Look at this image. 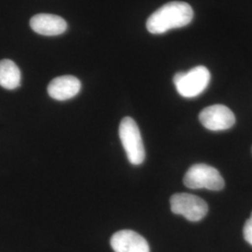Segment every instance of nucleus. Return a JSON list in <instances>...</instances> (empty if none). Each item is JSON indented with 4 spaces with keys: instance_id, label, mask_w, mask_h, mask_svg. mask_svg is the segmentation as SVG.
Returning a JSON list of instances; mask_svg holds the SVG:
<instances>
[{
    "instance_id": "6e6552de",
    "label": "nucleus",
    "mask_w": 252,
    "mask_h": 252,
    "mask_svg": "<svg viewBox=\"0 0 252 252\" xmlns=\"http://www.w3.org/2000/svg\"><path fill=\"white\" fill-rule=\"evenodd\" d=\"M30 27L34 32L39 35L58 36L65 32L67 25L66 22L60 16L48 13H39L31 18Z\"/></svg>"
},
{
    "instance_id": "f03ea898",
    "label": "nucleus",
    "mask_w": 252,
    "mask_h": 252,
    "mask_svg": "<svg viewBox=\"0 0 252 252\" xmlns=\"http://www.w3.org/2000/svg\"><path fill=\"white\" fill-rule=\"evenodd\" d=\"M119 135L129 162L139 165L144 162L145 148L139 128L134 119L124 118L119 127Z\"/></svg>"
},
{
    "instance_id": "9b49d317",
    "label": "nucleus",
    "mask_w": 252,
    "mask_h": 252,
    "mask_svg": "<svg viewBox=\"0 0 252 252\" xmlns=\"http://www.w3.org/2000/svg\"><path fill=\"white\" fill-rule=\"evenodd\" d=\"M245 240L252 246V213L251 218L246 221L243 229Z\"/></svg>"
},
{
    "instance_id": "f257e3e1",
    "label": "nucleus",
    "mask_w": 252,
    "mask_h": 252,
    "mask_svg": "<svg viewBox=\"0 0 252 252\" xmlns=\"http://www.w3.org/2000/svg\"><path fill=\"white\" fill-rule=\"evenodd\" d=\"M193 19V9L186 2L172 1L154 11L147 21L152 34H163L174 28L188 26Z\"/></svg>"
},
{
    "instance_id": "20e7f679",
    "label": "nucleus",
    "mask_w": 252,
    "mask_h": 252,
    "mask_svg": "<svg viewBox=\"0 0 252 252\" xmlns=\"http://www.w3.org/2000/svg\"><path fill=\"white\" fill-rule=\"evenodd\" d=\"M184 185L189 189H205L220 190L224 188V180L216 168L197 163L190 166L184 176Z\"/></svg>"
},
{
    "instance_id": "7ed1b4c3",
    "label": "nucleus",
    "mask_w": 252,
    "mask_h": 252,
    "mask_svg": "<svg viewBox=\"0 0 252 252\" xmlns=\"http://www.w3.org/2000/svg\"><path fill=\"white\" fill-rule=\"evenodd\" d=\"M173 81L181 96L192 98L207 89L210 81V72L206 66L198 65L188 72L177 73Z\"/></svg>"
},
{
    "instance_id": "39448f33",
    "label": "nucleus",
    "mask_w": 252,
    "mask_h": 252,
    "mask_svg": "<svg viewBox=\"0 0 252 252\" xmlns=\"http://www.w3.org/2000/svg\"><path fill=\"white\" fill-rule=\"evenodd\" d=\"M172 212L185 217L189 221H199L208 212L205 200L190 193H175L170 199Z\"/></svg>"
},
{
    "instance_id": "9d476101",
    "label": "nucleus",
    "mask_w": 252,
    "mask_h": 252,
    "mask_svg": "<svg viewBox=\"0 0 252 252\" xmlns=\"http://www.w3.org/2000/svg\"><path fill=\"white\" fill-rule=\"evenodd\" d=\"M21 84V71L13 61H0V86L7 90H14Z\"/></svg>"
},
{
    "instance_id": "423d86ee",
    "label": "nucleus",
    "mask_w": 252,
    "mask_h": 252,
    "mask_svg": "<svg viewBox=\"0 0 252 252\" xmlns=\"http://www.w3.org/2000/svg\"><path fill=\"white\" fill-rule=\"evenodd\" d=\"M199 120L203 126L211 131L227 130L235 124L233 111L224 105H212L204 108L199 114Z\"/></svg>"
},
{
    "instance_id": "0eeeda50",
    "label": "nucleus",
    "mask_w": 252,
    "mask_h": 252,
    "mask_svg": "<svg viewBox=\"0 0 252 252\" xmlns=\"http://www.w3.org/2000/svg\"><path fill=\"white\" fill-rule=\"evenodd\" d=\"M110 245L115 252H150L144 237L131 230L115 233L110 239Z\"/></svg>"
},
{
    "instance_id": "1a4fd4ad",
    "label": "nucleus",
    "mask_w": 252,
    "mask_h": 252,
    "mask_svg": "<svg viewBox=\"0 0 252 252\" xmlns=\"http://www.w3.org/2000/svg\"><path fill=\"white\" fill-rule=\"evenodd\" d=\"M81 81L74 76L66 75L54 79L48 86L49 95L55 100L71 99L81 91Z\"/></svg>"
}]
</instances>
